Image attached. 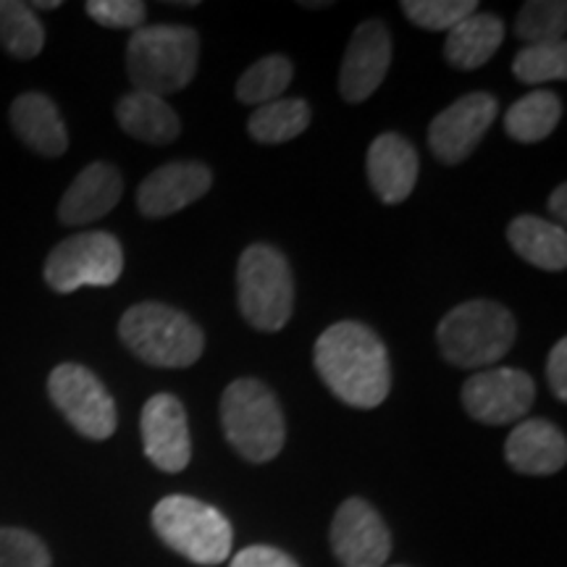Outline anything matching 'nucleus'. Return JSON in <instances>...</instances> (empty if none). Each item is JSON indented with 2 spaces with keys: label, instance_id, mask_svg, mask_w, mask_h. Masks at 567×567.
Listing matches in <instances>:
<instances>
[{
  "label": "nucleus",
  "instance_id": "39448f33",
  "mask_svg": "<svg viewBox=\"0 0 567 567\" xmlns=\"http://www.w3.org/2000/svg\"><path fill=\"white\" fill-rule=\"evenodd\" d=\"M515 316L494 300H471L452 308L436 329L442 358L455 368H488L515 344Z\"/></svg>",
  "mask_w": 567,
  "mask_h": 567
},
{
  "label": "nucleus",
  "instance_id": "7c9ffc66",
  "mask_svg": "<svg viewBox=\"0 0 567 567\" xmlns=\"http://www.w3.org/2000/svg\"><path fill=\"white\" fill-rule=\"evenodd\" d=\"M90 13V19H95L97 24L111 27V30H134L145 27L147 9L140 0H90L84 6Z\"/></svg>",
  "mask_w": 567,
  "mask_h": 567
},
{
  "label": "nucleus",
  "instance_id": "f03ea898",
  "mask_svg": "<svg viewBox=\"0 0 567 567\" xmlns=\"http://www.w3.org/2000/svg\"><path fill=\"white\" fill-rule=\"evenodd\" d=\"M197 59L200 38L193 27H140L126 45V71L134 90L158 97L187 87L195 80Z\"/></svg>",
  "mask_w": 567,
  "mask_h": 567
},
{
  "label": "nucleus",
  "instance_id": "0eeeda50",
  "mask_svg": "<svg viewBox=\"0 0 567 567\" xmlns=\"http://www.w3.org/2000/svg\"><path fill=\"white\" fill-rule=\"evenodd\" d=\"M239 313L252 329L279 331L295 310V276L289 260L271 245H250L237 264Z\"/></svg>",
  "mask_w": 567,
  "mask_h": 567
},
{
  "label": "nucleus",
  "instance_id": "423d86ee",
  "mask_svg": "<svg viewBox=\"0 0 567 567\" xmlns=\"http://www.w3.org/2000/svg\"><path fill=\"white\" fill-rule=\"evenodd\" d=\"M153 528L166 547L195 565H221L231 557L234 530L221 509L195 496L172 494L153 509Z\"/></svg>",
  "mask_w": 567,
  "mask_h": 567
},
{
  "label": "nucleus",
  "instance_id": "bb28decb",
  "mask_svg": "<svg viewBox=\"0 0 567 567\" xmlns=\"http://www.w3.org/2000/svg\"><path fill=\"white\" fill-rule=\"evenodd\" d=\"M567 30V6L563 0H530L517 13L515 34L526 45L563 42Z\"/></svg>",
  "mask_w": 567,
  "mask_h": 567
},
{
  "label": "nucleus",
  "instance_id": "f704fd0d",
  "mask_svg": "<svg viewBox=\"0 0 567 567\" xmlns=\"http://www.w3.org/2000/svg\"><path fill=\"white\" fill-rule=\"evenodd\" d=\"M59 0H42V3H32L30 9L34 11V9H42V11H53V9H59Z\"/></svg>",
  "mask_w": 567,
  "mask_h": 567
},
{
  "label": "nucleus",
  "instance_id": "2eb2a0df",
  "mask_svg": "<svg viewBox=\"0 0 567 567\" xmlns=\"http://www.w3.org/2000/svg\"><path fill=\"white\" fill-rule=\"evenodd\" d=\"M213 184L208 166L197 161L166 163L137 189V210L145 218H166L200 200Z\"/></svg>",
  "mask_w": 567,
  "mask_h": 567
},
{
  "label": "nucleus",
  "instance_id": "412c9836",
  "mask_svg": "<svg viewBox=\"0 0 567 567\" xmlns=\"http://www.w3.org/2000/svg\"><path fill=\"white\" fill-rule=\"evenodd\" d=\"M116 122L130 137L147 145H172L179 137L182 122L163 97L134 90L116 105Z\"/></svg>",
  "mask_w": 567,
  "mask_h": 567
},
{
  "label": "nucleus",
  "instance_id": "aec40b11",
  "mask_svg": "<svg viewBox=\"0 0 567 567\" xmlns=\"http://www.w3.org/2000/svg\"><path fill=\"white\" fill-rule=\"evenodd\" d=\"M505 32V21L499 17L476 11L446 32L444 59L460 71L481 69L499 51Z\"/></svg>",
  "mask_w": 567,
  "mask_h": 567
},
{
  "label": "nucleus",
  "instance_id": "c9c22d12",
  "mask_svg": "<svg viewBox=\"0 0 567 567\" xmlns=\"http://www.w3.org/2000/svg\"><path fill=\"white\" fill-rule=\"evenodd\" d=\"M302 6H305V9H329L331 3H323V0H321V3H310V0H308V3H302Z\"/></svg>",
  "mask_w": 567,
  "mask_h": 567
},
{
  "label": "nucleus",
  "instance_id": "7ed1b4c3",
  "mask_svg": "<svg viewBox=\"0 0 567 567\" xmlns=\"http://www.w3.org/2000/svg\"><path fill=\"white\" fill-rule=\"evenodd\" d=\"M118 337L134 358L153 368H189L205 350L200 326L163 302H140L126 310Z\"/></svg>",
  "mask_w": 567,
  "mask_h": 567
},
{
  "label": "nucleus",
  "instance_id": "f8f14e48",
  "mask_svg": "<svg viewBox=\"0 0 567 567\" xmlns=\"http://www.w3.org/2000/svg\"><path fill=\"white\" fill-rule=\"evenodd\" d=\"M499 105L488 92H471L444 109L429 126V147L444 166H457L484 140Z\"/></svg>",
  "mask_w": 567,
  "mask_h": 567
},
{
  "label": "nucleus",
  "instance_id": "20e7f679",
  "mask_svg": "<svg viewBox=\"0 0 567 567\" xmlns=\"http://www.w3.org/2000/svg\"><path fill=\"white\" fill-rule=\"evenodd\" d=\"M226 442L247 463H271L287 442V423L276 394L258 379H237L221 396Z\"/></svg>",
  "mask_w": 567,
  "mask_h": 567
},
{
  "label": "nucleus",
  "instance_id": "72a5a7b5",
  "mask_svg": "<svg viewBox=\"0 0 567 567\" xmlns=\"http://www.w3.org/2000/svg\"><path fill=\"white\" fill-rule=\"evenodd\" d=\"M549 210L555 213L557 221H565V218H567V187H565V184H559L555 193H551Z\"/></svg>",
  "mask_w": 567,
  "mask_h": 567
},
{
  "label": "nucleus",
  "instance_id": "c756f323",
  "mask_svg": "<svg viewBox=\"0 0 567 567\" xmlns=\"http://www.w3.org/2000/svg\"><path fill=\"white\" fill-rule=\"evenodd\" d=\"M0 567H53V559L32 530L0 528Z\"/></svg>",
  "mask_w": 567,
  "mask_h": 567
},
{
  "label": "nucleus",
  "instance_id": "ddd939ff",
  "mask_svg": "<svg viewBox=\"0 0 567 567\" xmlns=\"http://www.w3.org/2000/svg\"><path fill=\"white\" fill-rule=\"evenodd\" d=\"M142 446L151 463L163 473H182L193 460L187 410L174 394H155L145 402L140 417Z\"/></svg>",
  "mask_w": 567,
  "mask_h": 567
},
{
  "label": "nucleus",
  "instance_id": "1a4fd4ad",
  "mask_svg": "<svg viewBox=\"0 0 567 567\" xmlns=\"http://www.w3.org/2000/svg\"><path fill=\"white\" fill-rule=\"evenodd\" d=\"M48 394L71 429L80 431L82 436L103 442L116 434V402L90 368L76 363L53 368L51 379H48Z\"/></svg>",
  "mask_w": 567,
  "mask_h": 567
},
{
  "label": "nucleus",
  "instance_id": "6ab92c4d",
  "mask_svg": "<svg viewBox=\"0 0 567 567\" xmlns=\"http://www.w3.org/2000/svg\"><path fill=\"white\" fill-rule=\"evenodd\" d=\"M11 126L17 137L45 158H59L69 147V132L59 109L42 92H24L11 103Z\"/></svg>",
  "mask_w": 567,
  "mask_h": 567
},
{
  "label": "nucleus",
  "instance_id": "cd10ccee",
  "mask_svg": "<svg viewBox=\"0 0 567 567\" xmlns=\"http://www.w3.org/2000/svg\"><path fill=\"white\" fill-rule=\"evenodd\" d=\"M513 74L523 84H544L567 80V45L563 42H538L526 45L513 61Z\"/></svg>",
  "mask_w": 567,
  "mask_h": 567
},
{
  "label": "nucleus",
  "instance_id": "dca6fc26",
  "mask_svg": "<svg viewBox=\"0 0 567 567\" xmlns=\"http://www.w3.org/2000/svg\"><path fill=\"white\" fill-rule=\"evenodd\" d=\"M417 153L413 142L396 132H384L373 140L365 155V174L371 189L384 205H400L413 195L417 184Z\"/></svg>",
  "mask_w": 567,
  "mask_h": 567
},
{
  "label": "nucleus",
  "instance_id": "c85d7f7f",
  "mask_svg": "<svg viewBox=\"0 0 567 567\" xmlns=\"http://www.w3.org/2000/svg\"><path fill=\"white\" fill-rule=\"evenodd\" d=\"M476 11V0H405L402 3V13L425 32H450Z\"/></svg>",
  "mask_w": 567,
  "mask_h": 567
},
{
  "label": "nucleus",
  "instance_id": "473e14b6",
  "mask_svg": "<svg viewBox=\"0 0 567 567\" xmlns=\"http://www.w3.org/2000/svg\"><path fill=\"white\" fill-rule=\"evenodd\" d=\"M547 381L551 394L557 396L559 402H567V342L559 339V342L551 347L549 360H547Z\"/></svg>",
  "mask_w": 567,
  "mask_h": 567
},
{
  "label": "nucleus",
  "instance_id": "393cba45",
  "mask_svg": "<svg viewBox=\"0 0 567 567\" xmlns=\"http://www.w3.org/2000/svg\"><path fill=\"white\" fill-rule=\"evenodd\" d=\"M0 45L6 48V53L21 61L40 55L45 45V27L38 13L30 9V3L0 0Z\"/></svg>",
  "mask_w": 567,
  "mask_h": 567
},
{
  "label": "nucleus",
  "instance_id": "f3484780",
  "mask_svg": "<svg viewBox=\"0 0 567 567\" xmlns=\"http://www.w3.org/2000/svg\"><path fill=\"white\" fill-rule=\"evenodd\" d=\"M124 179L111 163H90L82 168L80 176L69 184V189L61 197L59 218L66 226H84L109 216L122 200Z\"/></svg>",
  "mask_w": 567,
  "mask_h": 567
},
{
  "label": "nucleus",
  "instance_id": "2f4dec72",
  "mask_svg": "<svg viewBox=\"0 0 567 567\" xmlns=\"http://www.w3.org/2000/svg\"><path fill=\"white\" fill-rule=\"evenodd\" d=\"M229 567H300V565H297L289 555H284L281 549L266 547V544H255V547H247L239 551V555L231 559Z\"/></svg>",
  "mask_w": 567,
  "mask_h": 567
},
{
  "label": "nucleus",
  "instance_id": "a211bd4d",
  "mask_svg": "<svg viewBox=\"0 0 567 567\" xmlns=\"http://www.w3.org/2000/svg\"><path fill=\"white\" fill-rule=\"evenodd\" d=\"M505 457L523 476H551L567 463V439L555 423L528 417L507 436Z\"/></svg>",
  "mask_w": 567,
  "mask_h": 567
},
{
  "label": "nucleus",
  "instance_id": "b1692460",
  "mask_svg": "<svg viewBox=\"0 0 567 567\" xmlns=\"http://www.w3.org/2000/svg\"><path fill=\"white\" fill-rule=\"evenodd\" d=\"M310 126V105L300 97H284L266 105H258L247 122V132L255 142L264 145H281L289 142Z\"/></svg>",
  "mask_w": 567,
  "mask_h": 567
},
{
  "label": "nucleus",
  "instance_id": "4468645a",
  "mask_svg": "<svg viewBox=\"0 0 567 567\" xmlns=\"http://www.w3.org/2000/svg\"><path fill=\"white\" fill-rule=\"evenodd\" d=\"M392 63V34L379 19H368L352 34L347 45L342 71H339V92L347 103H363L384 82Z\"/></svg>",
  "mask_w": 567,
  "mask_h": 567
},
{
  "label": "nucleus",
  "instance_id": "a878e982",
  "mask_svg": "<svg viewBox=\"0 0 567 567\" xmlns=\"http://www.w3.org/2000/svg\"><path fill=\"white\" fill-rule=\"evenodd\" d=\"M292 61L284 55H266L255 61L250 69L239 76L237 82V101L247 105H266L279 101L284 90L292 82Z\"/></svg>",
  "mask_w": 567,
  "mask_h": 567
},
{
  "label": "nucleus",
  "instance_id": "6e6552de",
  "mask_svg": "<svg viewBox=\"0 0 567 567\" xmlns=\"http://www.w3.org/2000/svg\"><path fill=\"white\" fill-rule=\"evenodd\" d=\"M124 271L122 243L109 231H84L55 245L45 260V281L69 295L82 287H111Z\"/></svg>",
  "mask_w": 567,
  "mask_h": 567
},
{
  "label": "nucleus",
  "instance_id": "e433bc0d",
  "mask_svg": "<svg viewBox=\"0 0 567 567\" xmlns=\"http://www.w3.org/2000/svg\"><path fill=\"white\" fill-rule=\"evenodd\" d=\"M389 567H408V565H389Z\"/></svg>",
  "mask_w": 567,
  "mask_h": 567
},
{
  "label": "nucleus",
  "instance_id": "4be33fe9",
  "mask_svg": "<svg viewBox=\"0 0 567 567\" xmlns=\"http://www.w3.org/2000/svg\"><path fill=\"white\" fill-rule=\"evenodd\" d=\"M507 243L526 264L542 271L567 268V234L563 224L544 221L538 216H517L507 229Z\"/></svg>",
  "mask_w": 567,
  "mask_h": 567
},
{
  "label": "nucleus",
  "instance_id": "5701e85b",
  "mask_svg": "<svg viewBox=\"0 0 567 567\" xmlns=\"http://www.w3.org/2000/svg\"><path fill=\"white\" fill-rule=\"evenodd\" d=\"M563 118V103L555 92L536 90L509 105L505 116V132L517 142H542L557 130Z\"/></svg>",
  "mask_w": 567,
  "mask_h": 567
},
{
  "label": "nucleus",
  "instance_id": "f257e3e1",
  "mask_svg": "<svg viewBox=\"0 0 567 567\" xmlns=\"http://www.w3.org/2000/svg\"><path fill=\"white\" fill-rule=\"evenodd\" d=\"M316 371L344 405L373 410L389 396L392 368L381 337L365 323L339 321L318 337Z\"/></svg>",
  "mask_w": 567,
  "mask_h": 567
},
{
  "label": "nucleus",
  "instance_id": "9d476101",
  "mask_svg": "<svg viewBox=\"0 0 567 567\" xmlns=\"http://www.w3.org/2000/svg\"><path fill=\"white\" fill-rule=\"evenodd\" d=\"M536 402L534 379L520 368H486L463 386L465 413L486 425H507L526 417Z\"/></svg>",
  "mask_w": 567,
  "mask_h": 567
},
{
  "label": "nucleus",
  "instance_id": "9b49d317",
  "mask_svg": "<svg viewBox=\"0 0 567 567\" xmlns=\"http://www.w3.org/2000/svg\"><path fill=\"white\" fill-rule=\"evenodd\" d=\"M331 549L342 567H386L392 534L379 509L352 496L339 505L331 523Z\"/></svg>",
  "mask_w": 567,
  "mask_h": 567
}]
</instances>
